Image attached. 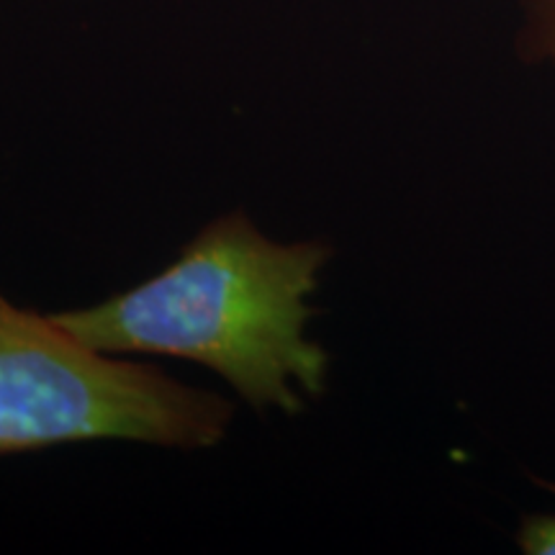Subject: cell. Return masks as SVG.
<instances>
[{
  "label": "cell",
  "instance_id": "3957f363",
  "mask_svg": "<svg viewBox=\"0 0 555 555\" xmlns=\"http://www.w3.org/2000/svg\"><path fill=\"white\" fill-rule=\"evenodd\" d=\"M527 11L532 52L555 62V0H527Z\"/></svg>",
  "mask_w": 555,
  "mask_h": 555
},
{
  "label": "cell",
  "instance_id": "7a4b0ae2",
  "mask_svg": "<svg viewBox=\"0 0 555 555\" xmlns=\"http://www.w3.org/2000/svg\"><path fill=\"white\" fill-rule=\"evenodd\" d=\"M229 422L232 404L217 393L108 358L0 296V455L88 440L211 448Z\"/></svg>",
  "mask_w": 555,
  "mask_h": 555
},
{
  "label": "cell",
  "instance_id": "277c9868",
  "mask_svg": "<svg viewBox=\"0 0 555 555\" xmlns=\"http://www.w3.org/2000/svg\"><path fill=\"white\" fill-rule=\"evenodd\" d=\"M519 545L530 555H555V517H530L519 530Z\"/></svg>",
  "mask_w": 555,
  "mask_h": 555
},
{
  "label": "cell",
  "instance_id": "6da1fadb",
  "mask_svg": "<svg viewBox=\"0 0 555 555\" xmlns=\"http://www.w3.org/2000/svg\"><path fill=\"white\" fill-rule=\"evenodd\" d=\"M330 258L322 242L268 240L247 214L201 229L178 260L99 307L54 322L99 352L172 356L217 371L249 406L301 412L298 384L317 397L327 352L307 339V298Z\"/></svg>",
  "mask_w": 555,
  "mask_h": 555
}]
</instances>
